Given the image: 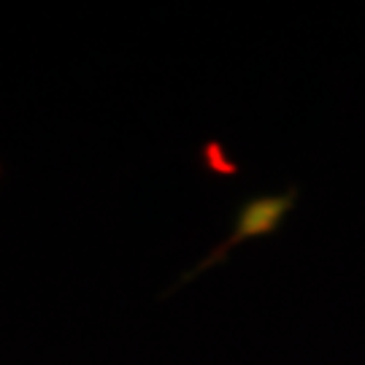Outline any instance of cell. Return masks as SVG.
Wrapping results in <instances>:
<instances>
[{"instance_id":"cell-1","label":"cell","mask_w":365,"mask_h":365,"mask_svg":"<svg viewBox=\"0 0 365 365\" xmlns=\"http://www.w3.org/2000/svg\"><path fill=\"white\" fill-rule=\"evenodd\" d=\"M289 209V197H260L252 200L247 209L241 211L238 225H235L233 241H244V238H255L268 230H274L276 225L282 222V217Z\"/></svg>"}]
</instances>
